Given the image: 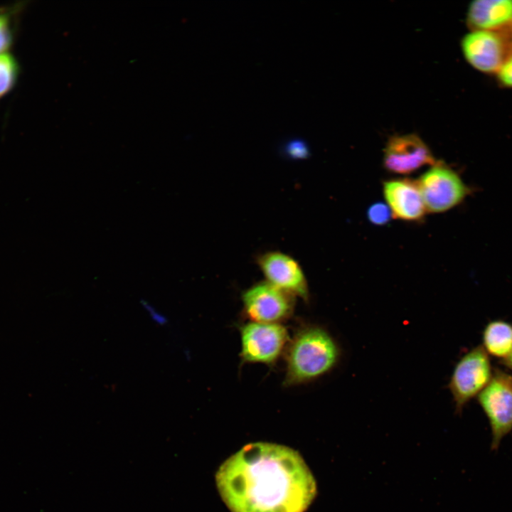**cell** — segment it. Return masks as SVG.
<instances>
[{
    "label": "cell",
    "mask_w": 512,
    "mask_h": 512,
    "mask_svg": "<svg viewBox=\"0 0 512 512\" xmlns=\"http://www.w3.org/2000/svg\"><path fill=\"white\" fill-rule=\"evenodd\" d=\"M216 484L231 512H304L316 491L298 452L267 442L247 444L229 457Z\"/></svg>",
    "instance_id": "cell-1"
},
{
    "label": "cell",
    "mask_w": 512,
    "mask_h": 512,
    "mask_svg": "<svg viewBox=\"0 0 512 512\" xmlns=\"http://www.w3.org/2000/svg\"><path fill=\"white\" fill-rule=\"evenodd\" d=\"M341 350L324 328L309 326L294 336L287 352L285 383L296 385L317 379L340 362Z\"/></svg>",
    "instance_id": "cell-2"
},
{
    "label": "cell",
    "mask_w": 512,
    "mask_h": 512,
    "mask_svg": "<svg viewBox=\"0 0 512 512\" xmlns=\"http://www.w3.org/2000/svg\"><path fill=\"white\" fill-rule=\"evenodd\" d=\"M493 371L490 358L481 345L459 359L448 383L457 413L461 414L465 405L485 388Z\"/></svg>",
    "instance_id": "cell-3"
},
{
    "label": "cell",
    "mask_w": 512,
    "mask_h": 512,
    "mask_svg": "<svg viewBox=\"0 0 512 512\" xmlns=\"http://www.w3.org/2000/svg\"><path fill=\"white\" fill-rule=\"evenodd\" d=\"M476 398L491 429V449L497 450L512 430V375L494 368L490 382Z\"/></svg>",
    "instance_id": "cell-4"
},
{
    "label": "cell",
    "mask_w": 512,
    "mask_h": 512,
    "mask_svg": "<svg viewBox=\"0 0 512 512\" xmlns=\"http://www.w3.org/2000/svg\"><path fill=\"white\" fill-rule=\"evenodd\" d=\"M416 183L426 210L432 213L454 208L471 192L455 171L439 163L424 173Z\"/></svg>",
    "instance_id": "cell-5"
},
{
    "label": "cell",
    "mask_w": 512,
    "mask_h": 512,
    "mask_svg": "<svg viewBox=\"0 0 512 512\" xmlns=\"http://www.w3.org/2000/svg\"><path fill=\"white\" fill-rule=\"evenodd\" d=\"M461 47L467 63L484 74L496 75L512 51L506 32L471 31L463 37Z\"/></svg>",
    "instance_id": "cell-6"
},
{
    "label": "cell",
    "mask_w": 512,
    "mask_h": 512,
    "mask_svg": "<svg viewBox=\"0 0 512 512\" xmlns=\"http://www.w3.org/2000/svg\"><path fill=\"white\" fill-rule=\"evenodd\" d=\"M240 338L243 361L270 364L282 353L288 334L279 324L252 321L241 328Z\"/></svg>",
    "instance_id": "cell-7"
},
{
    "label": "cell",
    "mask_w": 512,
    "mask_h": 512,
    "mask_svg": "<svg viewBox=\"0 0 512 512\" xmlns=\"http://www.w3.org/2000/svg\"><path fill=\"white\" fill-rule=\"evenodd\" d=\"M245 312L253 322L278 324L293 311L292 295L267 282L257 283L242 294Z\"/></svg>",
    "instance_id": "cell-8"
},
{
    "label": "cell",
    "mask_w": 512,
    "mask_h": 512,
    "mask_svg": "<svg viewBox=\"0 0 512 512\" xmlns=\"http://www.w3.org/2000/svg\"><path fill=\"white\" fill-rule=\"evenodd\" d=\"M438 163L427 144L415 134L391 137L384 151L383 166L394 174H409L424 166Z\"/></svg>",
    "instance_id": "cell-9"
},
{
    "label": "cell",
    "mask_w": 512,
    "mask_h": 512,
    "mask_svg": "<svg viewBox=\"0 0 512 512\" xmlns=\"http://www.w3.org/2000/svg\"><path fill=\"white\" fill-rule=\"evenodd\" d=\"M267 282L278 289L307 300L309 289L306 279L299 263L281 252H267L257 260Z\"/></svg>",
    "instance_id": "cell-10"
},
{
    "label": "cell",
    "mask_w": 512,
    "mask_h": 512,
    "mask_svg": "<svg viewBox=\"0 0 512 512\" xmlns=\"http://www.w3.org/2000/svg\"><path fill=\"white\" fill-rule=\"evenodd\" d=\"M383 195L393 216L405 221H420L426 208L416 181L397 178L383 183Z\"/></svg>",
    "instance_id": "cell-11"
},
{
    "label": "cell",
    "mask_w": 512,
    "mask_h": 512,
    "mask_svg": "<svg viewBox=\"0 0 512 512\" xmlns=\"http://www.w3.org/2000/svg\"><path fill=\"white\" fill-rule=\"evenodd\" d=\"M466 24L471 31L506 32L512 25V0H475L469 5Z\"/></svg>",
    "instance_id": "cell-12"
},
{
    "label": "cell",
    "mask_w": 512,
    "mask_h": 512,
    "mask_svg": "<svg viewBox=\"0 0 512 512\" xmlns=\"http://www.w3.org/2000/svg\"><path fill=\"white\" fill-rule=\"evenodd\" d=\"M482 347L487 354L500 361L512 351V324L503 319L490 321L482 332Z\"/></svg>",
    "instance_id": "cell-13"
},
{
    "label": "cell",
    "mask_w": 512,
    "mask_h": 512,
    "mask_svg": "<svg viewBox=\"0 0 512 512\" xmlns=\"http://www.w3.org/2000/svg\"><path fill=\"white\" fill-rule=\"evenodd\" d=\"M19 74V65L10 53L0 54V99L15 86Z\"/></svg>",
    "instance_id": "cell-14"
},
{
    "label": "cell",
    "mask_w": 512,
    "mask_h": 512,
    "mask_svg": "<svg viewBox=\"0 0 512 512\" xmlns=\"http://www.w3.org/2000/svg\"><path fill=\"white\" fill-rule=\"evenodd\" d=\"M393 216L387 204L375 203L371 205L367 211L369 221L376 225H383L390 221Z\"/></svg>",
    "instance_id": "cell-15"
},
{
    "label": "cell",
    "mask_w": 512,
    "mask_h": 512,
    "mask_svg": "<svg viewBox=\"0 0 512 512\" xmlns=\"http://www.w3.org/2000/svg\"><path fill=\"white\" fill-rule=\"evenodd\" d=\"M285 153L293 159H304L309 154V147L305 142L294 139L287 142L284 146Z\"/></svg>",
    "instance_id": "cell-16"
},
{
    "label": "cell",
    "mask_w": 512,
    "mask_h": 512,
    "mask_svg": "<svg viewBox=\"0 0 512 512\" xmlns=\"http://www.w3.org/2000/svg\"><path fill=\"white\" fill-rule=\"evenodd\" d=\"M495 75L500 85L512 89V51L506 57Z\"/></svg>",
    "instance_id": "cell-17"
},
{
    "label": "cell",
    "mask_w": 512,
    "mask_h": 512,
    "mask_svg": "<svg viewBox=\"0 0 512 512\" xmlns=\"http://www.w3.org/2000/svg\"><path fill=\"white\" fill-rule=\"evenodd\" d=\"M14 38V30L11 26V18L0 23V54L9 50L11 46Z\"/></svg>",
    "instance_id": "cell-18"
},
{
    "label": "cell",
    "mask_w": 512,
    "mask_h": 512,
    "mask_svg": "<svg viewBox=\"0 0 512 512\" xmlns=\"http://www.w3.org/2000/svg\"><path fill=\"white\" fill-rule=\"evenodd\" d=\"M140 302L142 307L149 314L150 319L155 324L159 326H165L167 324L168 319L165 316V315L163 313L160 312L158 309H156L149 302L142 299Z\"/></svg>",
    "instance_id": "cell-19"
},
{
    "label": "cell",
    "mask_w": 512,
    "mask_h": 512,
    "mask_svg": "<svg viewBox=\"0 0 512 512\" xmlns=\"http://www.w3.org/2000/svg\"><path fill=\"white\" fill-rule=\"evenodd\" d=\"M499 363L512 370V351L506 358L500 361Z\"/></svg>",
    "instance_id": "cell-20"
},
{
    "label": "cell",
    "mask_w": 512,
    "mask_h": 512,
    "mask_svg": "<svg viewBox=\"0 0 512 512\" xmlns=\"http://www.w3.org/2000/svg\"><path fill=\"white\" fill-rule=\"evenodd\" d=\"M9 18H11V16L8 12H0V23L4 22Z\"/></svg>",
    "instance_id": "cell-21"
},
{
    "label": "cell",
    "mask_w": 512,
    "mask_h": 512,
    "mask_svg": "<svg viewBox=\"0 0 512 512\" xmlns=\"http://www.w3.org/2000/svg\"><path fill=\"white\" fill-rule=\"evenodd\" d=\"M506 33L512 44V25L510 26V28L507 30Z\"/></svg>",
    "instance_id": "cell-22"
}]
</instances>
